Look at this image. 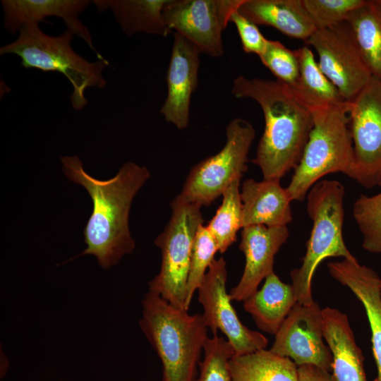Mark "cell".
<instances>
[{"label":"cell","mask_w":381,"mask_h":381,"mask_svg":"<svg viewBox=\"0 0 381 381\" xmlns=\"http://www.w3.org/2000/svg\"><path fill=\"white\" fill-rule=\"evenodd\" d=\"M61 160L67 177L83 186L93 203L83 231L87 248L78 256L93 255L102 267L108 269L134 250L135 241L128 227L129 211L133 198L150 178V171L145 167L128 162L113 178L104 181L89 175L78 156H64Z\"/></svg>","instance_id":"1"},{"label":"cell","mask_w":381,"mask_h":381,"mask_svg":"<svg viewBox=\"0 0 381 381\" xmlns=\"http://www.w3.org/2000/svg\"><path fill=\"white\" fill-rule=\"evenodd\" d=\"M239 249L245 267L238 283L231 289V301H244L258 290L260 282L273 272L274 256L289 237L287 226L251 225L242 228Z\"/></svg>","instance_id":"15"},{"label":"cell","mask_w":381,"mask_h":381,"mask_svg":"<svg viewBox=\"0 0 381 381\" xmlns=\"http://www.w3.org/2000/svg\"><path fill=\"white\" fill-rule=\"evenodd\" d=\"M380 289H381V282H380Z\"/></svg>","instance_id":"35"},{"label":"cell","mask_w":381,"mask_h":381,"mask_svg":"<svg viewBox=\"0 0 381 381\" xmlns=\"http://www.w3.org/2000/svg\"><path fill=\"white\" fill-rule=\"evenodd\" d=\"M243 0H167L163 18L169 30L192 42L201 53L224 54L222 33Z\"/></svg>","instance_id":"11"},{"label":"cell","mask_w":381,"mask_h":381,"mask_svg":"<svg viewBox=\"0 0 381 381\" xmlns=\"http://www.w3.org/2000/svg\"><path fill=\"white\" fill-rule=\"evenodd\" d=\"M317 29L325 28L346 20L364 0H303Z\"/></svg>","instance_id":"31"},{"label":"cell","mask_w":381,"mask_h":381,"mask_svg":"<svg viewBox=\"0 0 381 381\" xmlns=\"http://www.w3.org/2000/svg\"><path fill=\"white\" fill-rule=\"evenodd\" d=\"M346 20L373 77L381 83V1H366Z\"/></svg>","instance_id":"25"},{"label":"cell","mask_w":381,"mask_h":381,"mask_svg":"<svg viewBox=\"0 0 381 381\" xmlns=\"http://www.w3.org/2000/svg\"><path fill=\"white\" fill-rule=\"evenodd\" d=\"M280 180H246L242 185L243 228L251 225L284 226L292 220V201Z\"/></svg>","instance_id":"19"},{"label":"cell","mask_w":381,"mask_h":381,"mask_svg":"<svg viewBox=\"0 0 381 381\" xmlns=\"http://www.w3.org/2000/svg\"><path fill=\"white\" fill-rule=\"evenodd\" d=\"M240 180L233 181L222 194V202L206 226L214 238L218 251L224 253L236 241L242 225Z\"/></svg>","instance_id":"26"},{"label":"cell","mask_w":381,"mask_h":381,"mask_svg":"<svg viewBox=\"0 0 381 381\" xmlns=\"http://www.w3.org/2000/svg\"><path fill=\"white\" fill-rule=\"evenodd\" d=\"M344 188L336 180L316 183L307 196L308 213L313 227L306 255L300 267L291 272V286L297 303H313L311 283L319 264L330 257L351 260L355 257L343 238Z\"/></svg>","instance_id":"6"},{"label":"cell","mask_w":381,"mask_h":381,"mask_svg":"<svg viewBox=\"0 0 381 381\" xmlns=\"http://www.w3.org/2000/svg\"><path fill=\"white\" fill-rule=\"evenodd\" d=\"M141 329L162 365V381H195L207 339L202 314L190 315L151 291L143 300Z\"/></svg>","instance_id":"3"},{"label":"cell","mask_w":381,"mask_h":381,"mask_svg":"<svg viewBox=\"0 0 381 381\" xmlns=\"http://www.w3.org/2000/svg\"><path fill=\"white\" fill-rule=\"evenodd\" d=\"M318 53V65L346 102L351 100L373 75L346 20L317 29L306 41Z\"/></svg>","instance_id":"9"},{"label":"cell","mask_w":381,"mask_h":381,"mask_svg":"<svg viewBox=\"0 0 381 381\" xmlns=\"http://www.w3.org/2000/svg\"><path fill=\"white\" fill-rule=\"evenodd\" d=\"M231 93L250 98L260 106L265 129L253 162L263 179L280 180L298 164L313 126L310 109L291 89L278 80L248 78L233 81Z\"/></svg>","instance_id":"2"},{"label":"cell","mask_w":381,"mask_h":381,"mask_svg":"<svg viewBox=\"0 0 381 381\" xmlns=\"http://www.w3.org/2000/svg\"><path fill=\"white\" fill-rule=\"evenodd\" d=\"M354 219L363 234V247L370 253H381V192L361 195L353 207Z\"/></svg>","instance_id":"28"},{"label":"cell","mask_w":381,"mask_h":381,"mask_svg":"<svg viewBox=\"0 0 381 381\" xmlns=\"http://www.w3.org/2000/svg\"><path fill=\"white\" fill-rule=\"evenodd\" d=\"M217 243L203 224L198 227L192 249L186 284V308L188 310L194 293L201 284L214 255Z\"/></svg>","instance_id":"27"},{"label":"cell","mask_w":381,"mask_h":381,"mask_svg":"<svg viewBox=\"0 0 381 381\" xmlns=\"http://www.w3.org/2000/svg\"><path fill=\"white\" fill-rule=\"evenodd\" d=\"M296 303L291 284L273 272L261 289L243 301V308L260 330L275 335Z\"/></svg>","instance_id":"21"},{"label":"cell","mask_w":381,"mask_h":381,"mask_svg":"<svg viewBox=\"0 0 381 381\" xmlns=\"http://www.w3.org/2000/svg\"><path fill=\"white\" fill-rule=\"evenodd\" d=\"M231 381H298V367L270 349L234 356L229 362Z\"/></svg>","instance_id":"23"},{"label":"cell","mask_w":381,"mask_h":381,"mask_svg":"<svg viewBox=\"0 0 381 381\" xmlns=\"http://www.w3.org/2000/svg\"><path fill=\"white\" fill-rule=\"evenodd\" d=\"M379 186H381V181H380V184H379Z\"/></svg>","instance_id":"34"},{"label":"cell","mask_w":381,"mask_h":381,"mask_svg":"<svg viewBox=\"0 0 381 381\" xmlns=\"http://www.w3.org/2000/svg\"><path fill=\"white\" fill-rule=\"evenodd\" d=\"M200 50L178 32L174 42L167 72V95L160 109L164 119L179 129L189 123L191 96L198 86Z\"/></svg>","instance_id":"14"},{"label":"cell","mask_w":381,"mask_h":381,"mask_svg":"<svg viewBox=\"0 0 381 381\" xmlns=\"http://www.w3.org/2000/svg\"><path fill=\"white\" fill-rule=\"evenodd\" d=\"M322 329L332 356L334 381H368L362 351L346 315L335 308H323Z\"/></svg>","instance_id":"18"},{"label":"cell","mask_w":381,"mask_h":381,"mask_svg":"<svg viewBox=\"0 0 381 381\" xmlns=\"http://www.w3.org/2000/svg\"><path fill=\"white\" fill-rule=\"evenodd\" d=\"M203 353L195 381H231L229 362L234 356V351L230 343L213 334L206 339Z\"/></svg>","instance_id":"29"},{"label":"cell","mask_w":381,"mask_h":381,"mask_svg":"<svg viewBox=\"0 0 381 381\" xmlns=\"http://www.w3.org/2000/svg\"><path fill=\"white\" fill-rule=\"evenodd\" d=\"M313 126L301 159L286 188L291 200L302 201L310 188L331 173L354 176V157L347 102L311 110Z\"/></svg>","instance_id":"5"},{"label":"cell","mask_w":381,"mask_h":381,"mask_svg":"<svg viewBox=\"0 0 381 381\" xmlns=\"http://www.w3.org/2000/svg\"><path fill=\"white\" fill-rule=\"evenodd\" d=\"M230 22L236 27L243 51L259 56L264 52L268 40L262 35L257 25L241 15L238 10L231 16Z\"/></svg>","instance_id":"32"},{"label":"cell","mask_w":381,"mask_h":381,"mask_svg":"<svg viewBox=\"0 0 381 381\" xmlns=\"http://www.w3.org/2000/svg\"><path fill=\"white\" fill-rule=\"evenodd\" d=\"M226 279L225 260L222 257L214 258L198 289V299L203 308L202 316L207 327L213 334L220 331L225 335L234 356L265 349L268 344L267 338L250 329L239 320L226 291Z\"/></svg>","instance_id":"12"},{"label":"cell","mask_w":381,"mask_h":381,"mask_svg":"<svg viewBox=\"0 0 381 381\" xmlns=\"http://www.w3.org/2000/svg\"><path fill=\"white\" fill-rule=\"evenodd\" d=\"M18 37L0 48V54H15L25 68L44 72H59L67 78L73 87L70 96L75 110L87 104L85 91L88 87L104 88L107 81L103 72L109 66L104 58L89 61L77 54L71 46L74 34L66 30L52 36L44 32L38 24H28L18 31Z\"/></svg>","instance_id":"4"},{"label":"cell","mask_w":381,"mask_h":381,"mask_svg":"<svg viewBox=\"0 0 381 381\" xmlns=\"http://www.w3.org/2000/svg\"><path fill=\"white\" fill-rule=\"evenodd\" d=\"M298 370V381H334L330 372L314 365L299 366Z\"/></svg>","instance_id":"33"},{"label":"cell","mask_w":381,"mask_h":381,"mask_svg":"<svg viewBox=\"0 0 381 381\" xmlns=\"http://www.w3.org/2000/svg\"><path fill=\"white\" fill-rule=\"evenodd\" d=\"M325 341L322 309L315 301L296 303L275 334L270 350L290 358L298 367L310 365L331 373L332 356Z\"/></svg>","instance_id":"13"},{"label":"cell","mask_w":381,"mask_h":381,"mask_svg":"<svg viewBox=\"0 0 381 381\" xmlns=\"http://www.w3.org/2000/svg\"><path fill=\"white\" fill-rule=\"evenodd\" d=\"M295 52L299 64V78L291 90L310 111L346 102L321 71L308 46L298 48Z\"/></svg>","instance_id":"24"},{"label":"cell","mask_w":381,"mask_h":381,"mask_svg":"<svg viewBox=\"0 0 381 381\" xmlns=\"http://www.w3.org/2000/svg\"><path fill=\"white\" fill-rule=\"evenodd\" d=\"M226 141L217 154L195 164L190 171L178 198L209 206L247 171L248 155L255 138L253 126L236 118L226 128Z\"/></svg>","instance_id":"8"},{"label":"cell","mask_w":381,"mask_h":381,"mask_svg":"<svg viewBox=\"0 0 381 381\" xmlns=\"http://www.w3.org/2000/svg\"><path fill=\"white\" fill-rule=\"evenodd\" d=\"M327 267L331 276L349 288L365 309L377 366L375 381H381V278L372 268L359 264L356 258L329 262Z\"/></svg>","instance_id":"17"},{"label":"cell","mask_w":381,"mask_h":381,"mask_svg":"<svg viewBox=\"0 0 381 381\" xmlns=\"http://www.w3.org/2000/svg\"><path fill=\"white\" fill-rule=\"evenodd\" d=\"M259 57L277 80L291 90L295 88L299 78V64L295 50L288 49L279 41L268 40Z\"/></svg>","instance_id":"30"},{"label":"cell","mask_w":381,"mask_h":381,"mask_svg":"<svg viewBox=\"0 0 381 381\" xmlns=\"http://www.w3.org/2000/svg\"><path fill=\"white\" fill-rule=\"evenodd\" d=\"M87 0H2L4 25L11 34L24 25L39 24L48 17L61 18L67 30L81 38L93 50L98 59L102 58L95 48L88 28L79 16L90 4Z\"/></svg>","instance_id":"16"},{"label":"cell","mask_w":381,"mask_h":381,"mask_svg":"<svg viewBox=\"0 0 381 381\" xmlns=\"http://www.w3.org/2000/svg\"><path fill=\"white\" fill-rule=\"evenodd\" d=\"M353 157V179L366 188L381 181V83L372 77L347 102Z\"/></svg>","instance_id":"10"},{"label":"cell","mask_w":381,"mask_h":381,"mask_svg":"<svg viewBox=\"0 0 381 381\" xmlns=\"http://www.w3.org/2000/svg\"><path fill=\"white\" fill-rule=\"evenodd\" d=\"M167 0H95L99 11L109 10L128 36L137 33L167 36L171 31L163 18Z\"/></svg>","instance_id":"22"},{"label":"cell","mask_w":381,"mask_h":381,"mask_svg":"<svg viewBox=\"0 0 381 381\" xmlns=\"http://www.w3.org/2000/svg\"><path fill=\"white\" fill-rule=\"evenodd\" d=\"M171 216L164 231L155 240L160 249L161 267L148 283L155 293L172 306L186 308V284L194 239L204 219L201 206L177 197L171 202Z\"/></svg>","instance_id":"7"},{"label":"cell","mask_w":381,"mask_h":381,"mask_svg":"<svg viewBox=\"0 0 381 381\" xmlns=\"http://www.w3.org/2000/svg\"><path fill=\"white\" fill-rule=\"evenodd\" d=\"M238 12L257 25L272 26L306 41L317 28L303 0H243Z\"/></svg>","instance_id":"20"}]
</instances>
